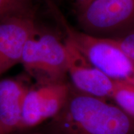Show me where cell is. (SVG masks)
I'll list each match as a JSON object with an SVG mask.
<instances>
[{"instance_id": "obj_5", "label": "cell", "mask_w": 134, "mask_h": 134, "mask_svg": "<svg viewBox=\"0 0 134 134\" xmlns=\"http://www.w3.org/2000/svg\"><path fill=\"white\" fill-rule=\"evenodd\" d=\"M37 28L35 13L0 21V76L21 62L25 44Z\"/></svg>"}, {"instance_id": "obj_2", "label": "cell", "mask_w": 134, "mask_h": 134, "mask_svg": "<svg viewBox=\"0 0 134 134\" xmlns=\"http://www.w3.org/2000/svg\"><path fill=\"white\" fill-rule=\"evenodd\" d=\"M62 27L65 38L91 64L114 81L134 84V63L114 40L89 34L68 24L56 4L46 1Z\"/></svg>"}, {"instance_id": "obj_8", "label": "cell", "mask_w": 134, "mask_h": 134, "mask_svg": "<svg viewBox=\"0 0 134 134\" xmlns=\"http://www.w3.org/2000/svg\"><path fill=\"white\" fill-rule=\"evenodd\" d=\"M44 120L40 88L28 90L23 104L21 127H33Z\"/></svg>"}, {"instance_id": "obj_4", "label": "cell", "mask_w": 134, "mask_h": 134, "mask_svg": "<svg viewBox=\"0 0 134 134\" xmlns=\"http://www.w3.org/2000/svg\"><path fill=\"white\" fill-rule=\"evenodd\" d=\"M80 30L104 38L134 31V0H93L76 11Z\"/></svg>"}, {"instance_id": "obj_9", "label": "cell", "mask_w": 134, "mask_h": 134, "mask_svg": "<svg viewBox=\"0 0 134 134\" xmlns=\"http://www.w3.org/2000/svg\"><path fill=\"white\" fill-rule=\"evenodd\" d=\"M110 99L120 109L134 119V84L116 81Z\"/></svg>"}, {"instance_id": "obj_3", "label": "cell", "mask_w": 134, "mask_h": 134, "mask_svg": "<svg viewBox=\"0 0 134 134\" xmlns=\"http://www.w3.org/2000/svg\"><path fill=\"white\" fill-rule=\"evenodd\" d=\"M20 63L44 83L62 81L69 65L65 41H62L54 32L38 27L26 42Z\"/></svg>"}, {"instance_id": "obj_11", "label": "cell", "mask_w": 134, "mask_h": 134, "mask_svg": "<svg viewBox=\"0 0 134 134\" xmlns=\"http://www.w3.org/2000/svg\"><path fill=\"white\" fill-rule=\"evenodd\" d=\"M111 38L114 40L134 63V31L121 36Z\"/></svg>"}, {"instance_id": "obj_7", "label": "cell", "mask_w": 134, "mask_h": 134, "mask_svg": "<svg viewBox=\"0 0 134 134\" xmlns=\"http://www.w3.org/2000/svg\"><path fill=\"white\" fill-rule=\"evenodd\" d=\"M28 90L19 80H0V120L10 132L21 127L22 108Z\"/></svg>"}, {"instance_id": "obj_12", "label": "cell", "mask_w": 134, "mask_h": 134, "mask_svg": "<svg viewBox=\"0 0 134 134\" xmlns=\"http://www.w3.org/2000/svg\"><path fill=\"white\" fill-rule=\"evenodd\" d=\"M91 1L93 0H75V7H76V11H79L85 7Z\"/></svg>"}, {"instance_id": "obj_1", "label": "cell", "mask_w": 134, "mask_h": 134, "mask_svg": "<svg viewBox=\"0 0 134 134\" xmlns=\"http://www.w3.org/2000/svg\"><path fill=\"white\" fill-rule=\"evenodd\" d=\"M53 118L55 134H134V119L117 105L79 91Z\"/></svg>"}, {"instance_id": "obj_6", "label": "cell", "mask_w": 134, "mask_h": 134, "mask_svg": "<svg viewBox=\"0 0 134 134\" xmlns=\"http://www.w3.org/2000/svg\"><path fill=\"white\" fill-rule=\"evenodd\" d=\"M69 54L68 74L77 91L102 99L110 98L115 81L104 74L65 38Z\"/></svg>"}, {"instance_id": "obj_13", "label": "cell", "mask_w": 134, "mask_h": 134, "mask_svg": "<svg viewBox=\"0 0 134 134\" xmlns=\"http://www.w3.org/2000/svg\"><path fill=\"white\" fill-rule=\"evenodd\" d=\"M11 132L3 125L0 120V134H9Z\"/></svg>"}, {"instance_id": "obj_10", "label": "cell", "mask_w": 134, "mask_h": 134, "mask_svg": "<svg viewBox=\"0 0 134 134\" xmlns=\"http://www.w3.org/2000/svg\"><path fill=\"white\" fill-rule=\"evenodd\" d=\"M33 13H35L34 0H0V21Z\"/></svg>"}]
</instances>
